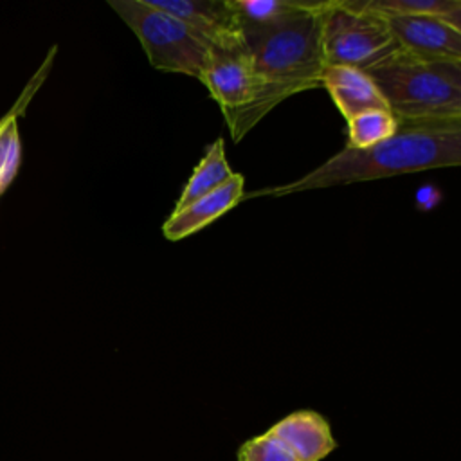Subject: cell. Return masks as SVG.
I'll return each mask as SVG.
<instances>
[{
    "label": "cell",
    "instance_id": "cell-1",
    "mask_svg": "<svg viewBox=\"0 0 461 461\" xmlns=\"http://www.w3.org/2000/svg\"><path fill=\"white\" fill-rule=\"evenodd\" d=\"M439 167H461V117L398 119V130L391 139L367 149L344 146L297 180L245 193L243 200L281 198L303 191L340 187Z\"/></svg>",
    "mask_w": 461,
    "mask_h": 461
},
{
    "label": "cell",
    "instance_id": "cell-5",
    "mask_svg": "<svg viewBox=\"0 0 461 461\" xmlns=\"http://www.w3.org/2000/svg\"><path fill=\"white\" fill-rule=\"evenodd\" d=\"M108 5L139 38L151 67L200 79L209 45L184 22L148 0H108Z\"/></svg>",
    "mask_w": 461,
    "mask_h": 461
},
{
    "label": "cell",
    "instance_id": "cell-16",
    "mask_svg": "<svg viewBox=\"0 0 461 461\" xmlns=\"http://www.w3.org/2000/svg\"><path fill=\"white\" fill-rule=\"evenodd\" d=\"M362 5L385 18L394 16H445L456 0H360Z\"/></svg>",
    "mask_w": 461,
    "mask_h": 461
},
{
    "label": "cell",
    "instance_id": "cell-19",
    "mask_svg": "<svg viewBox=\"0 0 461 461\" xmlns=\"http://www.w3.org/2000/svg\"><path fill=\"white\" fill-rule=\"evenodd\" d=\"M441 20H445L447 23H450L452 27H456L461 32V0H456L452 9L445 16H441Z\"/></svg>",
    "mask_w": 461,
    "mask_h": 461
},
{
    "label": "cell",
    "instance_id": "cell-11",
    "mask_svg": "<svg viewBox=\"0 0 461 461\" xmlns=\"http://www.w3.org/2000/svg\"><path fill=\"white\" fill-rule=\"evenodd\" d=\"M322 86L328 90L346 121L366 110H389L376 83L364 70L342 65L326 67L322 74Z\"/></svg>",
    "mask_w": 461,
    "mask_h": 461
},
{
    "label": "cell",
    "instance_id": "cell-10",
    "mask_svg": "<svg viewBox=\"0 0 461 461\" xmlns=\"http://www.w3.org/2000/svg\"><path fill=\"white\" fill-rule=\"evenodd\" d=\"M270 430L294 450L299 461H321L337 448L330 421L312 409L286 414Z\"/></svg>",
    "mask_w": 461,
    "mask_h": 461
},
{
    "label": "cell",
    "instance_id": "cell-3",
    "mask_svg": "<svg viewBox=\"0 0 461 461\" xmlns=\"http://www.w3.org/2000/svg\"><path fill=\"white\" fill-rule=\"evenodd\" d=\"M367 74L400 121L461 117V90L429 61L398 50Z\"/></svg>",
    "mask_w": 461,
    "mask_h": 461
},
{
    "label": "cell",
    "instance_id": "cell-6",
    "mask_svg": "<svg viewBox=\"0 0 461 461\" xmlns=\"http://www.w3.org/2000/svg\"><path fill=\"white\" fill-rule=\"evenodd\" d=\"M200 81L220 104L227 124L249 110L259 95V81L247 47L238 50L209 49Z\"/></svg>",
    "mask_w": 461,
    "mask_h": 461
},
{
    "label": "cell",
    "instance_id": "cell-12",
    "mask_svg": "<svg viewBox=\"0 0 461 461\" xmlns=\"http://www.w3.org/2000/svg\"><path fill=\"white\" fill-rule=\"evenodd\" d=\"M232 175H234V171L230 169V166L227 162L223 139L218 137L214 142H211L207 146L198 166L193 169L189 180L185 182V185L173 207V212L182 211L194 200L221 187L225 182H229L232 178Z\"/></svg>",
    "mask_w": 461,
    "mask_h": 461
},
{
    "label": "cell",
    "instance_id": "cell-14",
    "mask_svg": "<svg viewBox=\"0 0 461 461\" xmlns=\"http://www.w3.org/2000/svg\"><path fill=\"white\" fill-rule=\"evenodd\" d=\"M398 130L396 115L387 108H373L357 113L348 121V148L367 149L387 139Z\"/></svg>",
    "mask_w": 461,
    "mask_h": 461
},
{
    "label": "cell",
    "instance_id": "cell-13",
    "mask_svg": "<svg viewBox=\"0 0 461 461\" xmlns=\"http://www.w3.org/2000/svg\"><path fill=\"white\" fill-rule=\"evenodd\" d=\"M50 65V56L41 67L40 74L32 79V85H27L25 92L16 101V106L0 121V194L9 187L16 171L20 167V135H18V115L23 113L25 104L36 90L38 79L45 77Z\"/></svg>",
    "mask_w": 461,
    "mask_h": 461
},
{
    "label": "cell",
    "instance_id": "cell-2",
    "mask_svg": "<svg viewBox=\"0 0 461 461\" xmlns=\"http://www.w3.org/2000/svg\"><path fill=\"white\" fill-rule=\"evenodd\" d=\"M322 4L312 2L308 9L274 25L243 27L245 47L259 81V95L249 110L227 124L234 142H240L290 95L322 86L326 68L321 40Z\"/></svg>",
    "mask_w": 461,
    "mask_h": 461
},
{
    "label": "cell",
    "instance_id": "cell-9",
    "mask_svg": "<svg viewBox=\"0 0 461 461\" xmlns=\"http://www.w3.org/2000/svg\"><path fill=\"white\" fill-rule=\"evenodd\" d=\"M243 194L245 178L240 173H234L232 178L221 187L194 200L182 211L171 212L162 225L164 238H167L169 241H178L202 230L203 227L229 212L232 207H236L243 200Z\"/></svg>",
    "mask_w": 461,
    "mask_h": 461
},
{
    "label": "cell",
    "instance_id": "cell-8",
    "mask_svg": "<svg viewBox=\"0 0 461 461\" xmlns=\"http://www.w3.org/2000/svg\"><path fill=\"white\" fill-rule=\"evenodd\" d=\"M400 49L423 61H461V32L438 16L387 18Z\"/></svg>",
    "mask_w": 461,
    "mask_h": 461
},
{
    "label": "cell",
    "instance_id": "cell-4",
    "mask_svg": "<svg viewBox=\"0 0 461 461\" xmlns=\"http://www.w3.org/2000/svg\"><path fill=\"white\" fill-rule=\"evenodd\" d=\"M321 40L326 67L371 70L400 49L389 20L362 5L360 0H324Z\"/></svg>",
    "mask_w": 461,
    "mask_h": 461
},
{
    "label": "cell",
    "instance_id": "cell-18",
    "mask_svg": "<svg viewBox=\"0 0 461 461\" xmlns=\"http://www.w3.org/2000/svg\"><path fill=\"white\" fill-rule=\"evenodd\" d=\"M432 65L461 90V61H432Z\"/></svg>",
    "mask_w": 461,
    "mask_h": 461
},
{
    "label": "cell",
    "instance_id": "cell-15",
    "mask_svg": "<svg viewBox=\"0 0 461 461\" xmlns=\"http://www.w3.org/2000/svg\"><path fill=\"white\" fill-rule=\"evenodd\" d=\"M243 27H267L308 9L306 0H230Z\"/></svg>",
    "mask_w": 461,
    "mask_h": 461
},
{
    "label": "cell",
    "instance_id": "cell-7",
    "mask_svg": "<svg viewBox=\"0 0 461 461\" xmlns=\"http://www.w3.org/2000/svg\"><path fill=\"white\" fill-rule=\"evenodd\" d=\"M184 22L209 49H245L243 25L230 0H148Z\"/></svg>",
    "mask_w": 461,
    "mask_h": 461
},
{
    "label": "cell",
    "instance_id": "cell-17",
    "mask_svg": "<svg viewBox=\"0 0 461 461\" xmlns=\"http://www.w3.org/2000/svg\"><path fill=\"white\" fill-rule=\"evenodd\" d=\"M238 461H299L294 450L270 429L245 439L236 452Z\"/></svg>",
    "mask_w": 461,
    "mask_h": 461
}]
</instances>
